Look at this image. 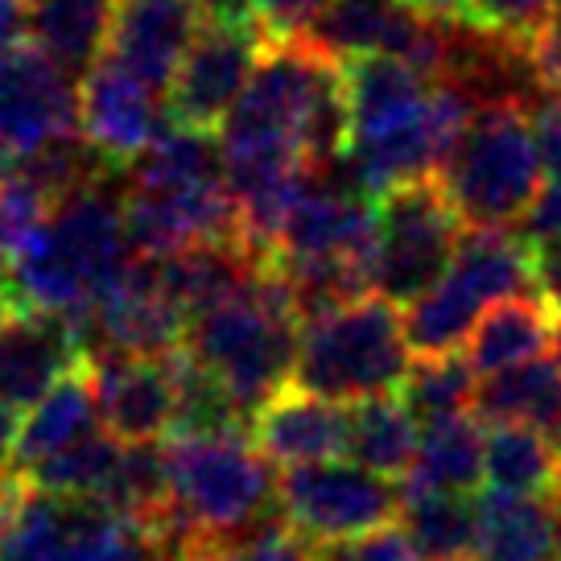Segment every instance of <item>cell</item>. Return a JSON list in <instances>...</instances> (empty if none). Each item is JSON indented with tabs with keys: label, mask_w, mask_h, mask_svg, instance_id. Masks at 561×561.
Listing matches in <instances>:
<instances>
[{
	"label": "cell",
	"mask_w": 561,
	"mask_h": 561,
	"mask_svg": "<svg viewBox=\"0 0 561 561\" xmlns=\"http://www.w3.org/2000/svg\"><path fill=\"white\" fill-rule=\"evenodd\" d=\"M133 261L137 252L124 236L121 194L112 191L107 178L46 210L42 228L4 273V285L13 294V306H42L79 318L128 273Z\"/></svg>",
	"instance_id": "6da1fadb"
},
{
	"label": "cell",
	"mask_w": 561,
	"mask_h": 561,
	"mask_svg": "<svg viewBox=\"0 0 561 561\" xmlns=\"http://www.w3.org/2000/svg\"><path fill=\"white\" fill-rule=\"evenodd\" d=\"M301 310L289 285L280 280L273 264H264L261 277L244 285L228 301L210 306L186 322L182 347L224 385L231 401L252 421L277 388L294 376L298 355Z\"/></svg>",
	"instance_id": "7a4b0ae2"
},
{
	"label": "cell",
	"mask_w": 561,
	"mask_h": 561,
	"mask_svg": "<svg viewBox=\"0 0 561 561\" xmlns=\"http://www.w3.org/2000/svg\"><path fill=\"white\" fill-rule=\"evenodd\" d=\"M170 500L161 525L182 545L231 541L277 504L273 458L248 434H186L165 438Z\"/></svg>",
	"instance_id": "3957f363"
},
{
	"label": "cell",
	"mask_w": 561,
	"mask_h": 561,
	"mask_svg": "<svg viewBox=\"0 0 561 561\" xmlns=\"http://www.w3.org/2000/svg\"><path fill=\"white\" fill-rule=\"evenodd\" d=\"M541 149L520 95H483L455 153L438 170L446 198L467 228H512L541 191Z\"/></svg>",
	"instance_id": "277c9868"
},
{
	"label": "cell",
	"mask_w": 561,
	"mask_h": 561,
	"mask_svg": "<svg viewBox=\"0 0 561 561\" xmlns=\"http://www.w3.org/2000/svg\"><path fill=\"white\" fill-rule=\"evenodd\" d=\"M409 339L397 301L385 294H359L331 310L301 318L294 385L339 404L397 392L409 371Z\"/></svg>",
	"instance_id": "5b68a950"
},
{
	"label": "cell",
	"mask_w": 561,
	"mask_h": 561,
	"mask_svg": "<svg viewBox=\"0 0 561 561\" xmlns=\"http://www.w3.org/2000/svg\"><path fill=\"white\" fill-rule=\"evenodd\" d=\"M186 545L161 525H145L100 495H62L25 483L0 561H178Z\"/></svg>",
	"instance_id": "8992f818"
},
{
	"label": "cell",
	"mask_w": 561,
	"mask_h": 561,
	"mask_svg": "<svg viewBox=\"0 0 561 561\" xmlns=\"http://www.w3.org/2000/svg\"><path fill=\"white\" fill-rule=\"evenodd\" d=\"M462 231L467 224L438 178H417L376 194L371 289L397 306H409L450 268Z\"/></svg>",
	"instance_id": "52a82bcc"
},
{
	"label": "cell",
	"mask_w": 561,
	"mask_h": 561,
	"mask_svg": "<svg viewBox=\"0 0 561 561\" xmlns=\"http://www.w3.org/2000/svg\"><path fill=\"white\" fill-rule=\"evenodd\" d=\"M404 491L397 479L359 462L322 458L285 467L277 479V512L310 541H334L401 516Z\"/></svg>",
	"instance_id": "ba28073f"
},
{
	"label": "cell",
	"mask_w": 561,
	"mask_h": 561,
	"mask_svg": "<svg viewBox=\"0 0 561 561\" xmlns=\"http://www.w3.org/2000/svg\"><path fill=\"white\" fill-rule=\"evenodd\" d=\"M79 128V79L34 42L0 46V170Z\"/></svg>",
	"instance_id": "9c48e42d"
},
{
	"label": "cell",
	"mask_w": 561,
	"mask_h": 561,
	"mask_svg": "<svg viewBox=\"0 0 561 561\" xmlns=\"http://www.w3.org/2000/svg\"><path fill=\"white\" fill-rule=\"evenodd\" d=\"M83 355L121 351V355H170L182 347L186 314L161 285L158 264L137 256L112 289H104L75 318Z\"/></svg>",
	"instance_id": "30bf717a"
},
{
	"label": "cell",
	"mask_w": 561,
	"mask_h": 561,
	"mask_svg": "<svg viewBox=\"0 0 561 561\" xmlns=\"http://www.w3.org/2000/svg\"><path fill=\"white\" fill-rule=\"evenodd\" d=\"M95 409L116 442H158L170 434L178 409L174 351L170 355H83Z\"/></svg>",
	"instance_id": "8fae6325"
},
{
	"label": "cell",
	"mask_w": 561,
	"mask_h": 561,
	"mask_svg": "<svg viewBox=\"0 0 561 561\" xmlns=\"http://www.w3.org/2000/svg\"><path fill=\"white\" fill-rule=\"evenodd\" d=\"M264 42L268 37L261 30H231V25L198 30L191 50L178 62L174 83L165 91L170 95V104H165L170 121L215 133L231 112V104L240 100Z\"/></svg>",
	"instance_id": "7c38bea8"
},
{
	"label": "cell",
	"mask_w": 561,
	"mask_h": 561,
	"mask_svg": "<svg viewBox=\"0 0 561 561\" xmlns=\"http://www.w3.org/2000/svg\"><path fill=\"white\" fill-rule=\"evenodd\" d=\"M79 364H83V343L70 314L42 306H13L0 322V401L9 409L37 404Z\"/></svg>",
	"instance_id": "4fadbf2b"
},
{
	"label": "cell",
	"mask_w": 561,
	"mask_h": 561,
	"mask_svg": "<svg viewBox=\"0 0 561 561\" xmlns=\"http://www.w3.org/2000/svg\"><path fill=\"white\" fill-rule=\"evenodd\" d=\"M170 121L161 112L158 91L140 83L116 58L100 54L79 75V128L88 133L116 165H128Z\"/></svg>",
	"instance_id": "5bb4252c"
},
{
	"label": "cell",
	"mask_w": 561,
	"mask_h": 561,
	"mask_svg": "<svg viewBox=\"0 0 561 561\" xmlns=\"http://www.w3.org/2000/svg\"><path fill=\"white\" fill-rule=\"evenodd\" d=\"M248 438L273 467H301L347 455V404L318 397L310 388H277L248 421Z\"/></svg>",
	"instance_id": "9a60e30c"
},
{
	"label": "cell",
	"mask_w": 561,
	"mask_h": 561,
	"mask_svg": "<svg viewBox=\"0 0 561 561\" xmlns=\"http://www.w3.org/2000/svg\"><path fill=\"white\" fill-rule=\"evenodd\" d=\"M198 0H116L107 58H116L140 83L165 95L182 54L191 50L198 34Z\"/></svg>",
	"instance_id": "2e32d148"
},
{
	"label": "cell",
	"mask_w": 561,
	"mask_h": 561,
	"mask_svg": "<svg viewBox=\"0 0 561 561\" xmlns=\"http://www.w3.org/2000/svg\"><path fill=\"white\" fill-rule=\"evenodd\" d=\"M561 500L488 488L474 495V553L488 561H553Z\"/></svg>",
	"instance_id": "e0dca14e"
},
{
	"label": "cell",
	"mask_w": 561,
	"mask_h": 561,
	"mask_svg": "<svg viewBox=\"0 0 561 561\" xmlns=\"http://www.w3.org/2000/svg\"><path fill=\"white\" fill-rule=\"evenodd\" d=\"M558 339V310L533 289V294H512L500 298L488 314L474 318L467 334V364L479 376L516 368L525 359H537L553 347Z\"/></svg>",
	"instance_id": "ac0fdd59"
},
{
	"label": "cell",
	"mask_w": 561,
	"mask_h": 561,
	"mask_svg": "<svg viewBox=\"0 0 561 561\" xmlns=\"http://www.w3.org/2000/svg\"><path fill=\"white\" fill-rule=\"evenodd\" d=\"M483 479V417L450 413L425 421L413 462L401 479L404 495L417 491H474Z\"/></svg>",
	"instance_id": "d6986e66"
},
{
	"label": "cell",
	"mask_w": 561,
	"mask_h": 561,
	"mask_svg": "<svg viewBox=\"0 0 561 561\" xmlns=\"http://www.w3.org/2000/svg\"><path fill=\"white\" fill-rule=\"evenodd\" d=\"M95 430H104V421H100V409H95L88 368L79 364L42 401L30 404V417L18 425V442H13V471H30L46 455L88 438Z\"/></svg>",
	"instance_id": "ffe728a7"
},
{
	"label": "cell",
	"mask_w": 561,
	"mask_h": 561,
	"mask_svg": "<svg viewBox=\"0 0 561 561\" xmlns=\"http://www.w3.org/2000/svg\"><path fill=\"white\" fill-rule=\"evenodd\" d=\"M474 413L488 421H525L561 442V355H537L516 368L491 371L474 388Z\"/></svg>",
	"instance_id": "44dd1931"
},
{
	"label": "cell",
	"mask_w": 561,
	"mask_h": 561,
	"mask_svg": "<svg viewBox=\"0 0 561 561\" xmlns=\"http://www.w3.org/2000/svg\"><path fill=\"white\" fill-rule=\"evenodd\" d=\"M483 479L495 491L553 495L561 491V442L525 421H488Z\"/></svg>",
	"instance_id": "7402d4cb"
},
{
	"label": "cell",
	"mask_w": 561,
	"mask_h": 561,
	"mask_svg": "<svg viewBox=\"0 0 561 561\" xmlns=\"http://www.w3.org/2000/svg\"><path fill=\"white\" fill-rule=\"evenodd\" d=\"M116 0H25V34L75 79L104 54Z\"/></svg>",
	"instance_id": "603a6c76"
},
{
	"label": "cell",
	"mask_w": 561,
	"mask_h": 561,
	"mask_svg": "<svg viewBox=\"0 0 561 561\" xmlns=\"http://www.w3.org/2000/svg\"><path fill=\"white\" fill-rule=\"evenodd\" d=\"M458 277L483 301H500L512 294H533V240L512 228H467L450 261Z\"/></svg>",
	"instance_id": "cb8c5ba5"
},
{
	"label": "cell",
	"mask_w": 561,
	"mask_h": 561,
	"mask_svg": "<svg viewBox=\"0 0 561 561\" xmlns=\"http://www.w3.org/2000/svg\"><path fill=\"white\" fill-rule=\"evenodd\" d=\"M417 450V417L397 392L347 404V458L388 479H404Z\"/></svg>",
	"instance_id": "d4e9b609"
},
{
	"label": "cell",
	"mask_w": 561,
	"mask_h": 561,
	"mask_svg": "<svg viewBox=\"0 0 561 561\" xmlns=\"http://www.w3.org/2000/svg\"><path fill=\"white\" fill-rule=\"evenodd\" d=\"M488 301L474 294L455 268H446L425 294L404 306V339L413 355H446L458 351L462 339L471 334L474 318Z\"/></svg>",
	"instance_id": "484cf974"
},
{
	"label": "cell",
	"mask_w": 561,
	"mask_h": 561,
	"mask_svg": "<svg viewBox=\"0 0 561 561\" xmlns=\"http://www.w3.org/2000/svg\"><path fill=\"white\" fill-rule=\"evenodd\" d=\"M401 525L417 561H458L474 553L471 491H417L404 495Z\"/></svg>",
	"instance_id": "4316f807"
},
{
	"label": "cell",
	"mask_w": 561,
	"mask_h": 561,
	"mask_svg": "<svg viewBox=\"0 0 561 561\" xmlns=\"http://www.w3.org/2000/svg\"><path fill=\"white\" fill-rule=\"evenodd\" d=\"M100 500L116 512L158 525L165 500H170V474H165V438L158 442H121L116 467L107 474Z\"/></svg>",
	"instance_id": "83f0119b"
},
{
	"label": "cell",
	"mask_w": 561,
	"mask_h": 561,
	"mask_svg": "<svg viewBox=\"0 0 561 561\" xmlns=\"http://www.w3.org/2000/svg\"><path fill=\"white\" fill-rule=\"evenodd\" d=\"M474 376H479V371H474L467 359H458L455 351H446V355H417V359L409 364V371H404L397 397H401L404 409L425 425V421H438V417H450V413L474 409V388H479Z\"/></svg>",
	"instance_id": "f1b7e54d"
},
{
	"label": "cell",
	"mask_w": 561,
	"mask_h": 561,
	"mask_svg": "<svg viewBox=\"0 0 561 561\" xmlns=\"http://www.w3.org/2000/svg\"><path fill=\"white\" fill-rule=\"evenodd\" d=\"M121 442L107 430H95L88 438L70 442L62 450L46 455L34 462L30 471H21V479L37 491H62V495H100L107 483V474L116 467Z\"/></svg>",
	"instance_id": "f546056e"
},
{
	"label": "cell",
	"mask_w": 561,
	"mask_h": 561,
	"mask_svg": "<svg viewBox=\"0 0 561 561\" xmlns=\"http://www.w3.org/2000/svg\"><path fill=\"white\" fill-rule=\"evenodd\" d=\"M46 210H50V203L30 178H21L18 170L0 174V277L13 268L21 248L30 244V236L42 228Z\"/></svg>",
	"instance_id": "4dcf8cb0"
},
{
	"label": "cell",
	"mask_w": 561,
	"mask_h": 561,
	"mask_svg": "<svg viewBox=\"0 0 561 561\" xmlns=\"http://www.w3.org/2000/svg\"><path fill=\"white\" fill-rule=\"evenodd\" d=\"M314 561H417V553H413V541H409L401 516H397L388 525L364 528V533H351V537L318 541Z\"/></svg>",
	"instance_id": "1f68e13d"
},
{
	"label": "cell",
	"mask_w": 561,
	"mask_h": 561,
	"mask_svg": "<svg viewBox=\"0 0 561 561\" xmlns=\"http://www.w3.org/2000/svg\"><path fill=\"white\" fill-rule=\"evenodd\" d=\"M231 549L240 561H314V541L301 537L280 512H264L256 525H248L240 537H231Z\"/></svg>",
	"instance_id": "d6a6232c"
},
{
	"label": "cell",
	"mask_w": 561,
	"mask_h": 561,
	"mask_svg": "<svg viewBox=\"0 0 561 561\" xmlns=\"http://www.w3.org/2000/svg\"><path fill=\"white\" fill-rule=\"evenodd\" d=\"M553 9V0H474L471 13L462 18V25H471L479 34L508 42L512 50L528 37V30L537 25Z\"/></svg>",
	"instance_id": "836d02e7"
},
{
	"label": "cell",
	"mask_w": 561,
	"mask_h": 561,
	"mask_svg": "<svg viewBox=\"0 0 561 561\" xmlns=\"http://www.w3.org/2000/svg\"><path fill=\"white\" fill-rule=\"evenodd\" d=\"M516 54L525 75L545 95H561V9H549L516 46Z\"/></svg>",
	"instance_id": "e575fe53"
},
{
	"label": "cell",
	"mask_w": 561,
	"mask_h": 561,
	"mask_svg": "<svg viewBox=\"0 0 561 561\" xmlns=\"http://www.w3.org/2000/svg\"><path fill=\"white\" fill-rule=\"evenodd\" d=\"M322 0H256L264 37H301L318 18Z\"/></svg>",
	"instance_id": "d590c367"
},
{
	"label": "cell",
	"mask_w": 561,
	"mask_h": 561,
	"mask_svg": "<svg viewBox=\"0 0 561 561\" xmlns=\"http://www.w3.org/2000/svg\"><path fill=\"white\" fill-rule=\"evenodd\" d=\"M533 277H537V294L561 314V236L533 240Z\"/></svg>",
	"instance_id": "8d00e7d4"
},
{
	"label": "cell",
	"mask_w": 561,
	"mask_h": 561,
	"mask_svg": "<svg viewBox=\"0 0 561 561\" xmlns=\"http://www.w3.org/2000/svg\"><path fill=\"white\" fill-rule=\"evenodd\" d=\"M533 133H537L541 165L553 178H561V95H549V100L533 112Z\"/></svg>",
	"instance_id": "74e56055"
},
{
	"label": "cell",
	"mask_w": 561,
	"mask_h": 561,
	"mask_svg": "<svg viewBox=\"0 0 561 561\" xmlns=\"http://www.w3.org/2000/svg\"><path fill=\"white\" fill-rule=\"evenodd\" d=\"M525 236L528 240H545V236H561V178H553L545 191H537V198L525 210Z\"/></svg>",
	"instance_id": "f35d334b"
},
{
	"label": "cell",
	"mask_w": 561,
	"mask_h": 561,
	"mask_svg": "<svg viewBox=\"0 0 561 561\" xmlns=\"http://www.w3.org/2000/svg\"><path fill=\"white\" fill-rule=\"evenodd\" d=\"M198 13L207 25H231V30H261L256 0H198ZM264 34V30H261Z\"/></svg>",
	"instance_id": "ab89813d"
},
{
	"label": "cell",
	"mask_w": 561,
	"mask_h": 561,
	"mask_svg": "<svg viewBox=\"0 0 561 561\" xmlns=\"http://www.w3.org/2000/svg\"><path fill=\"white\" fill-rule=\"evenodd\" d=\"M409 9H417L425 18H438V21H462L471 13L474 0H404Z\"/></svg>",
	"instance_id": "60d3db41"
},
{
	"label": "cell",
	"mask_w": 561,
	"mask_h": 561,
	"mask_svg": "<svg viewBox=\"0 0 561 561\" xmlns=\"http://www.w3.org/2000/svg\"><path fill=\"white\" fill-rule=\"evenodd\" d=\"M25 34V0H0V46L21 42Z\"/></svg>",
	"instance_id": "b9f144b4"
},
{
	"label": "cell",
	"mask_w": 561,
	"mask_h": 561,
	"mask_svg": "<svg viewBox=\"0 0 561 561\" xmlns=\"http://www.w3.org/2000/svg\"><path fill=\"white\" fill-rule=\"evenodd\" d=\"M178 561H240V558H236L231 541H198V545H191Z\"/></svg>",
	"instance_id": "7bdbcfd3"
},
{
	"label": "cell",
	"mask_w": 561,
	"mask_h": 561,
	"mask_svg": "<svg viewBox=\"0 0 561 561\" xmlns=\"http://www.w3.org/2000/svg\"><path fill=\"white\" fill-rule=\"evenodd\" d=\"M13 442H18V409L0 401V462L13 458Z\"/></svg>",
	"instance_id": "ee69618b"
},
{
	"label": "cell",
	"mask_w": 561,
	"mask_h": 561,
	"mask_svg": "<svg viewBox=\"0 0 561 561\" xmlns=\"http://www.w3.org/2000/svg\"><path fill=\"white\" fill-rule=\"evenodd\" d=\"M9 310H13V294H9V285H4V277H0V322L9 318Z\"/></svg>",
	"instance_id": "f6af8a7d"
},
{
	"label": "cell",
	"mask_w": 561,
	"mask_h": 561,
	"mask_svg": "<svg viewBox=\"0 0 561 561\" xmlns=\"http://www.w3.org/2000/svg\"><path fill=\"white\" fill-rule=\"evenodd\" d=\"M553 347H558V355H561V314H558V339H553Z\"/></svg>",
	"instance_id": "bcb514c9"
},
{
	"label": "cell",
	"mask_w": 561,
	"mask_h": 561,
	"mask_svg": "<svg viewBox=\"0 0 561 561\" xmlns=\"http://www.w3.org/2000/svg\"><path fill=\"white\" fill-rule=\"evenodd\" d=\"M458 561H488V558H479V553H471V558H458Z\"/></svg>",
	"instance_id": "7dc6e473"
},
{
	"label": "cell",
	"mask_w": 561,
	"mask_h": 561,
	"mask_svg": "<svg viewBox=\"0 0 561 561\" xmlns=\"http://www.w3.org/2000/svg\"><path fill=\"white\" fill-rule=\"evenodd\" d=\"M553 561H561V533H558V553H553Z\"/></svg>",
	"instance_id": "c3c4849f"
},
{
	"label": "cell",
	"mask_w": 561,
	"mask_h": 561,
	"mask_svg": "<svg viewBox=\"0 0 561 561\" xmlns=\"http://www.w3.org/2000/svg\"><path fill=\"white\" fill-rule=\"evenodd\" d=\"M4 479H9V471H0V483H4Z\"/></svg>",
	"instance_id": "681fc988"
},
{
	"label": "cell",
	"mask_w": 561,
	"mask_h": 561,
	"mask_svg": "<svg viewBox=\"0 0 561 561\" xmlns=\"http://www.w3.org/2000/svg\"><path fill=\"white\" fill-rule=\"evenodd\" d=\"M558 500H561V491H558Z\"/></svg>",
	"instance_id": "f907efd6"
},
{
	"label": "cell",
	"mask_w": 561,
	"mask_h": 561,
	"mask_svg": "<svg viewBox=\"0 0 561 561\" xmlns=\"http://www.w3.org/2000/svg\"><path fill=\"white\" fill-rule=\"evenodd\" d=\"M0 174H4V170H0Z\"/></svg>",
	"instance_id": "816d5d0a"
}]
</instances>
